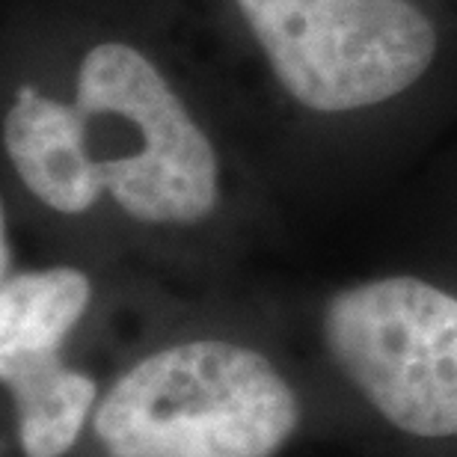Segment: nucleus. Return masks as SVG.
I'll use <instances>...</instances> for the list:
<instances>
[{"mask_svg":"<svg viewBox=\"0 0 457 457\" xmlns=\"http://www.w3.org/2000/svg\"><path fill=\"white\" fill-rule=\"evenodd\" d=\"M291 98L324 113L404 93L436 54V30L407 0H235Z\"/></svg>","mask_w":457,"mask_h":457,"instance_id":"nucleus-4","label":"nucleus"},{"mask_svg":"<svg viewBox=\"0 0 457 457\" xmlns=\"http://www.w3.org/2000/svg\"><path fill=\"white\" fill-rule=\"evenodd\" d=\"M12 398L15 440L24 457H66L98 407V383L69 369L62 353H18L0 360Z\"/></svg>","mask_w":457,"mask_h":457,"instance_id":"nucleus-5","label":"nucleus"},{"mask_svg":"<svg viewBox=\"0 0 457 457\" xmlns=\"http://www.w3.org/2000/svg\"><path fill=\"white\" fill-rule=\"evenodd\" d=\"M300 398L268 356L226 339L161 347L111 383L93 413L104 457H277Z\"/></svg>","mask_w":457,"mask_h":457,"instance_id":"nucleus-2","label":"nucleus"},{"mask_svg":"<svg viewBox=\"0 0 457 457\" xmlns=\"http://www.w3.org/2000/svg\"><path fill=\"white\" fill-rule=\"evenodd\" d=\"M93 286L78 268H45L4 277L0 286V360L60 353L84 318Z\"/></svg>","mask_w":457,"mask_h":457,"instance_id":"nucleus-6","label":"nucleus"},{"mask_svg":"<svg viewBox=\"0 0 457 457\" xmlns=\"http://www.w3.org/2000/svg\"><path fill=\"white\" fill-rule=\"evenodd\" d=\"M327 353L395 431L457 436V297L416 277L342 288L321 315Z\"/></svg>","mask_w":457,"mask_h":457,"instance_id":"nucleus-3","label":"nucleus"},{"mask_svg":"<svg viewBox=\"0 0 457 457\" xmlns=\"http://www.w3.org/2000/svg\"><path fill=\"white\" fill-rule=\"evenodd\" d=\"M4 145L24 187L60 214L111 194L149 226H190L217 205V154L140 51L102 42L78 69L75 102L24 87L4 119Z\"/></svg>","mask_w":457,"mask_h":457,"instance_id":"nucleus-1","label":"nucleus"}]
</instances>
